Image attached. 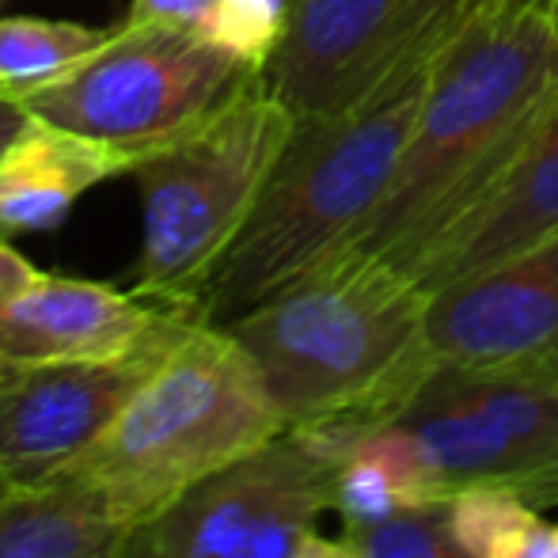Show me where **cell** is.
I'll list each match as a JSON object with an SVG mask.
<instances>
[{"label": "cell", "instance_id": "52a82bcc", "mask_svg": "<svg viewBox=\"0 0 558 558\" xmlns=\"http://www.w3.org/2000/svg\"><path fill=\"white\" fill-rule=\"evenodd\" d=\"M403 441L422 498L506 494L544 513L558 506V391L437 361L384 418Z\"/></svg>", "mask_w": 558, "mask_h": 558}, {"label": "cell", "instance_id": "44dd1931", "mask_svg": "<svg viewBox=\"0 0 558 558\" xmlns=\"http://www.w3.org/2000/svg\"><path fill=\"white\" fill-rule=\"evenodd\" d=\"M296 558H361V551L353 547L350 536H319V532H312Z\"/></svg>", "mask_w": 558, "mask_h": 558}, {"label": "cell", "instance_id": "2e32d148", "mask_svg": "<svg viewBox=\"0 0 558 558\" xmlns=\"http://www.w3.org/2000/svg\"><path fill=\"white\" fill-rule=\"evenodd\" d=\"M111 27H88L69 20L8 15L0 20V88L31 92L50 84L65 69L107 43Z\"/></svg>", "mask_w": 558, "mask_h": 558}, {"label": "cell", "instance_id": "7c38bea8", "mask_svg": "<svg viewBox=\"0 0 558 558\" xmlns=\"http://www.w3.org/2000/svg\"><path fill=\"white\" fill-rule=\"evenodd\" d=\"M191 316V308L156 304L137 289L125 293L104 281L38 274L0 312V373L61 361L125 357Z\"/></svg>", "mask_w": 558, "mask_h": 558}, {"label": "cell", "instance_id": "4fadbf2b", "mask_svg": "<svg viewBox=\"0 0 558 558\" xmlns=\"http://www.w3.org/2000/svg\"><path fill=\"white\" fill-rule=\"evenodd\" d=\"M558 232V107L513 168V175L475 209L463 225H456L434 247V255L418 266L414 281L426 293L452 286L460 278L498 266Z\"/></svg>", "mask_w": 558, "mask_h": 558}, {"label": "cell", "instance_id": "603a6c76", "mask_svg": "<svg viewBox=\"0 0 558 558\" xmlns=\"http://www.w3.org/2000/svg\"><path fill=\"white\" fill-rule=\"evenodd\" d=\"M12 490H15V486L8 483V475H4V471H0V498H4V494H12Z\"/></svg>", "mask_w": 558, "mask_h": 558}, {"label": "cell", "instance_id": "5bb4252c", "mask_svg": "<svg viewBox=\"0 0 558 558\" xmlns=\"http://www.w3.org/2000/svg\"><path fill=\"white\" fill-rule=\"evenodd\" d=\"M125 171L130 163L111 148L31 114L0 160V240L65 225L92 186Z\"/></svg>", "mask_w": 558, "mask_h": 558}, {"label": "cell", "instance_id": "ac0fdd59", "mask_svg": "<svg viewBox=\"0 0 558 558\" xmlns=\"http://www.w3.org/2000/svg\"><path fill=\"white\" fill-rule=\"evenodd\" d=\"M225 12V38L235 53L263 65L281 31L286 0H217Z\"/></svg>", "mask_w": 558, "mask_h": 558}, {"label": "cell", "instance_id": "7402d4cb", "mask_svg": "<svg viewBox=\"0 0 558 558\" xmlns=\"http://www.w3.org/2000/svg\"><path fill=\"white\" fill-rule=\"evenodd\" d=\"M506 4H513V8H544V12H547V4H551V0H506Z\"/></svg>", "mask_w": 558, "mask_h": 558}, {"label": "cell", "instance_id": "7a4b0ae2", "mask_svg": "<svg viewBox=\"0 0 558 558\" xmlns=\"http://www.w3.org/2000/svg\"><path fill=\"white\" fill-rule=\"evenodd\" d=\"M429 293L396 266L338 251L243 316L247 350L289 429L384 422L434 373Z\"/></svg>", "mask_w": 558, "mask_h": 558}, {"label": "cell", "instance_id": "8992f818", "mask_svg": "<svg viewBox=\"0 0 558 558\" xmlns=\"http://www.w3.org/2000/svg\"><path fill=\"white\" fill-rule=\"evenodd\" d=\"M263 76L221 43L156 20H125L107 43L43 88L23 92L35 118L111 148L137 168L145 156L217 114Z\"/></svg>", "mask_w": 558, "mask_h": 558}, {"label": "cell", "instance_id": "8fae6325", "mask_svg": "<svg viewBox=\"0 0 558 558\" xmlns=\"http://www.w3.org/2000/svg\"><path fill=\"white\" fill-rule=\"evenodd\" d=\"M426 327L441 365L558 391V232L429 293Z\"/></svg>", "mask_w": 558, "mask_h": 558}, {"label": "cell", "instance_id": "ffe728a7", "mask_svg": "<svg viewBox=\"0 0 558 558\" xmlns=\"http://www.w3.org/2000/svg\"><path fill=\"white\" fill-rule=\"evenodd\" d=\"M27 122H31V111H27V104H23L20 92L0 88V160H4V153L12 148V141L20 137Z\"/></svg>", "mask_w": 558, "mask_h": 558}, {"label": "cell", "instance_id": "9a60e30c", "mask_svg": "<svg viewBox=\"0 0 558 558\" xmlns=\"http://www.w3.org/2000/svg\"><path fill=\"white\" fill-rule=\"evenodd\" d=\"M122 524L69 475L0 498V558H114Z\"/></svg>", "mask_w": 558, "mask_h": 558}, {"label": "cell", "instance_id": "30bf717a", "mask_svg": "<svg viewBox=\"0 0 558 558\" xmlns=\"http://www.w3.org/2000/svg\"><path fill=\"white\" fill-rule=\"evenodd\" d=\"M198 316L111 361L4 368L0 373V471L15 490L50 483L107 434L141 384L160 368Z\"/></svg>", "mask_w": 558, "mask_h": 558}, {"label": "cell", "instance_id": "9c48e42d", "mask_svg": "<svg viewBox=\"0 0 558 558\" xmlns=\"http://www.w3.org/2000/svg\"><path fill=\"white\" fill-rule=\"evenodd\" d=\"M494 0H286L263 84L293 122L350 107L437 58Z\"/></svg>", "mask_w": 558, "mask_h": 558}, {"label": "cell", "instance_id": "ba28073f", "mask_svg": "<svg viewBox=\"0 0 558 558\" xmlns=\"http://www.w3.org/2000/svg\"><path fill=\"white\" fill-rule=\"evenodd\" d=\"M331 509L335 452L316 429H286L125 529L114 558H296Z\"/></svg>", "mask_w": 558, "mask_h": 558}, {"label": "cell", "instance_id": "277c9868", "mask_svg": "<svg viewBox=\"0 0 558 558\" xmlns=\"http://www.w3.org/2000/svg\"><path fill=\"white\" fill-rule=\"evenodd\" d=\"M255 361L228 327H191L125 411L65 471L99 494L122 529L286 434Z\"/></svg>", "mask_w": 558, "mask_h": 558}, {"label": "cell", "instance_id": "5b68a950", "mask_svg": "<svg viewBox=\"0 0 558 558\" xmlns=\"http://www.w3.org/2000/svg\"><path fill=\"white\" fill-rule=\"evenodd\" d=\"M293 125L258 76L186 137L133 168L141 191L133 289L141 296L198 316L202 289L247 225Z\"/></svg>", "mask_w": 558, "mask_h": 558}, {"label": "cell", "instance_id": "cb8c5ba5", "mask_svg": "<svg viewBox=\"0 0 558 558\" xmlns=\"http://www.w3.org/2000/svg\"><path fill=\"white\" fill-rule=\"evenodd\" d=\"M547 15H551V20H555V27H558V0H551V4H547Z\"/></svg>", "mask_w": 558, "mask_h": 558}, {"label": "cell", "instance_id": "6da1fadb", "mask_svg": "<svg viewBox=\"0 0 558 558\" xmlns=\"http://www.w3.org/2000/svg\"><path fill=\"white\" fill-rule=\"evenodd\" d=\"M558 107V27L544 8L494 0L434 58L388 194L353 240L418 274L524 160Z\"/></svg>", "mask_w": 558, "mask_h": 558}, {"label": "cell", "instance_id": "3957f363", "mask_svg": "<svg viewBox=\"0 0 558 558\" xmlns=\"http://www.w3.org/2000/svg\"><path fill=\"white\" fill-rule=\"evenodd\" d=\"M434 58L403 69L350 107L293 125L247 225L198 296L206 324H228L353 247L388 194L399 153L418 114Z\"/></svg>", "mask_w": 558, "mask_h": 558}, {"label": "cell", "instance_id": "e0dca14e", "mask_svg": "<svg viewBox=\"0 0 558 558\" xmlns=\"http://www.w3.org/2000/svg\"><path fill=\"white\" fill-rule=\"evenodd\" d=\"M361 558H471L452 529V498L422 501L368 529L342 532Z\"/></svg>", "mask_w": 558, "mask_h": 558}, {"label": "cell", "instance_id": "d6986e66", "mask_svg": "<svg viewBox=\"0 0 558 558\" xmlns=\"http://www.w3.org/2000/svg\"><path fill=\"white\" fill-rule=\"evenodd\" d=\"M38 274H43V270H38L27 255H20L12 243L0 240V312H4L8 304H12L15 296H20L23 289L38 278Z\"/></svg>", "mask_w": 558, "mask_h": 558}]
</instances>
